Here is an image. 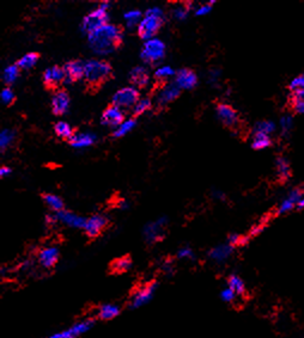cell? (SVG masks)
Masks as SVG:
<instances>
[{
    "label": "cell",
    "instance_id": "1",
    "mask_svg": "<svg viewBox=\"0 0 304 338\" xmlns=\"http://www.w3.org/2000/svg\"><path fill=\"white\" fill-rule=\"evenodd\" d=\"M89 44L96 54H110L122 44V30L113 24H107L89 35Z\"/></svg>",
    "mask_w": 304,
    "mask_h": 338
},
{
    "label": "cell",
    "instance_id": "2",
    "mask_svg": "<svg viewBox=\"0 0 304 338\" xmlns=\"http://www.w3.org/2000/svg\"><path fill=\"white\" fill-rule=\"evenodd\" d=\"M113 76V68L107 61L102 60H89L85 62L84 80L88 91L95 94Z\"/></svg>",
    "mask_w": 304,
    "mask_h": 338
},
{
    "label": "cell",
    "instance_id": "3",
    "mask_svg": "<svg viewBox=\"0 0 304 338\" xmlns=\"http://www.w3.org/2000/svg\"><path fill=\"white\" fill-rule=\"evenodd\" d=\"M164 24V13L158 7L149 8L145 13V18L138 25V34L143 40H152Z\"/></svg>",
    "mask_w": 304,
    "mask_h": 338
},
{
    "label": "cell",
    "instance_id": "4",
    "mask_svg": "<svg viewBox=\"0 0 304 338\" xmlns=\"http://www.w3.org/2000/svg\"><path fill=\"white\" fill-rule=\"evenodd\" d=\"M217 115H218L219 121L228 129H230L235 134L240 133L241 127H242V122H241L238 113L231 106L225 103H219L217 106Z\"/></svg>",
    "mask_w": 304,
    "mask_h": 338
},
{
    "label": "cell",
    "instance_id": "5",
    "mask_svg": "<svg viewBox=\"0 0 304 338\" xmlns=\"http://www.w3.org/2000/svg\"><path fill=\"white\" fill-rule=\"evenodd\" d=\"M165 55V44L158 38H152V40L146 41L143 47L142 56L143 61L146 64L153 65L156 62H158L164 58Z\"/></svg>",
    "mask_w": 304,
    "mask_h": 338
},
{
    "label": "cell",
    "instance_id": "6",
    "mask_svg": "<svg viewBox=\"0 0 304 338\" xmlns=\"http://www.w3.org/2000/svg\"><path fill=\"white\" fill-rule=\"evenodd\" d=\"M157 289H158V283L156 281L140 287V288H138L133 293L132 297H131L128 307L131 310H137L148 305L153 299L154 293H156Z\"/></svg>",
    "mask_w": 304,
    "mask_h": 338
},
{
    "label": "cell",
    "instance_id": "7",
    "mask_svg": "<svg viewBox=\"0 0 304 338\" xmlns=\"http://www.w3.org/2000/svg\"><path fill=\"white\" fill-rule=\"evenodd\" d=\"M166 225H168V219L165 217H162L158 220L146 224L144 229H143V234H144L146 243L154 244L157 241L162 240L165 237Z\"/></svg>",
    "mask_w": 304,
    "mask_h": 338
},
{
    "label": "cell",
    "instance_id": "8",
    "mask_svg": "<svg viewBox=\"0 0 304 338\" xmlns=\"http://www.w3.org/2000/svg\"><path fill=\"white\" fill-rule=\"evenodd\" d=\"M108 19H109V17H108V13H107V10L98 7L97 10L90 12L88 16H85L84 18H83L82 30L90 35L91 32L96 31L97 29L107 25Z\"/></svg>",
    "mask_w": 304,
    "mask_h": 338
},
{
    "label": "cell",
    "instance_id": "9",
    "mask_svg": "<svg viewBox=\"0 0 304 338\" xmlns=\"http://www.w3.org/2000/svg\"><path fill=\"white\" fill-rule=\"evenodd\" d=\"M140 95L139 91L134 88H125L119 90L116 94L113 96V106L118 108H130L136 106L139 102Z\"/></svg>",
    "mask_w": 304,
    "mask_h": 338
},
{
    "label": "cell",
    "instance_id": "10",
    "mask_svg": "<svg viewBox=\"0 0 304 338\" xmlns=\"http://www.w3.org/2000/svg\"><path fill=\"white\" fill-rule=\"evenodd\" d=\"M95 325V319L94 318H86L83 321H79L76 324H73L72 327H70L66 330H62L60 333H56L50 335L47 338H64V337H70V338H77L80 335L86 334L90 329Z\"/></svg>",
    "mask_w": 304,
    "mask_h": 338
},
{
    "label": "cell",
    "instance_id": "11",
    "mask_svg": "<svg viewBox=\"0 0 304 338\" xmlns=\"http://www.w3.org/2000/svg\"><path fill=\"white\" fill-rule=\"evenodd\" d=\"M109 220L107 219L104 215L101 214H95L92 217L86 219V224L84 227L85 234L89 238H97L101 233L103 232V229L108 226Z\"/></svg>",
    "mask_w": 304,
    "mask_h": 338
},
{
    "label": "cell",
    "instance_id": "12",
    "mask_svg": "<svg viewBox=\"0 0 304 338\" xmlns=\"http://www.w3.org/2000/svg\"><path fill=\"white\" fill-rule=\"evenodd\" d=\"M66 80V74H65L64 68L54 66L48 70L44 71L43 73V83L48 90H56L58 91L59 86Z\"/></svg>",
    "mask_w": 304,
    "mask_h": 338
},
{
    "label": "cell",
    "instance_id": "13",
    "mask_svg": "<svg viewBox=\"0 0 304 338\" xmlns=\"http://www.w3.org/2000/svg\"><path fill=\"white\" fill-rule=\"evenodd\" d=\"M304 195L302 189H292L290 193L286 195V197L280 202L278 209H277V215H283L289 213V212L294 211V209L297 208V205L300 203L301 199H302Z\"/></svg>",
    "mask_w": 304,
    "mask_h": 338
},
{
    "label": "cell",
    "instance_id": "14",
    "mask_svg": "<svg viewBox=\"0 0 304 338\" xmlns=\"http://www.w3.org/2000/svg\"><path fill=\"white\" fill-rule=\"evenodd\" d=\"M64 71L66 74V80L65 83L72 84L78 82L84 77L85 72V64H83L80 60H73V61H68L64 65Z\"/></svg>",
    "mask_w": 304,
    "mask_h": 338
},
{
    "label": "cell",
    "instance_id": "15",
    "mask_svg": "<svg viewBox=\"0 0 304 338\" xmlns=\"http://www.w3.org/2000/svg\"><path fill=\"white\" fill-rule=\"evenodd\" d=\"M70 108V96L64 89H59L54 92L52 98V110L56 116L64 115Z\"/></svg>",
    "mask_w": 304,
    "mask_h": 338
},
{
    "label": "cell",
    "instance_id": "16",
    "mask_svg": "<svg viewBox=\"0 0 304 338\" xmlns=\"http://www.w3.org/2000/svg\"><path fill=\"white\" fill-rule=\"evenodd\" d=\"M124 119H125V113L121 112L120 108L115 107V106H109L107 108L106 110H104L103 115H102V119H101V122L104 125H107V127H120V125L124 123Z\"/></svg>",
    "mask_w": 304,
    "mask_h": 338
},
{
    "label": "cell",
    "instance_id": "17",
    "mask_svg": "<svg viewBox=\"0 0 304 338\" xmlns=\"http://www.w3.org/2000/svg\"><path fill=\"white\" fill-rule=\"evenodd\" d=\"M181 94V90L177 86L176 83H171L165 85L164 88L160 90V92L157 96V107H164L166 104L171 103L178 98Z\"/></svg>",
    "mask_w": 304,
    "mask_h": 338
},
{
    "label": "cell",
    "instance_id": "18",
    "mask_svg": "<svg viewBox=\"0 0 304 338\" xmlns=\"http://www.w3.org/2000/svg\"><path fill=\"white\" fill-rule=\"evenodd\" d=\"M59 256H60V252H59V249L55 246H48L44 247V249L40 250L38 252L37 258L40 264L42 267L49 269L53 268L59 261Z\"/></svg>",
    "mask_w": 304,
    "mask_h": 338
},
{
    "label": "cell",
    "instance_id": "19",
    "mask_svg": "<svg viewBox=\"0 0 304 338\" xmlns=\"http://www.w3.org/2000/svg\"><path fill=\"white\" fill-rule=\"evenodd\" d=\"M56 219L58 221H60V223L65 224V225L70 226V227H73V228H83L84 229L85 227V224H86V219L83 217H79V215L72 213V212L70 211H61V212H58V213L55 214Z\"/></svg>",
    "mask_w": 304,
    "mask_h": 338
},
{
    "label": "cell",
    "instance_id": "20",
    "mask_svg": "<svg viewBox=\"0 0 304 338\" xmlns=\"http://www.w3.org/2000/svg\"><path fill=\"white\" fill-rule=\"evenodd\" d=\"M175 83L180 89H193L198 83V77L195 72L188 68H182L176 73V80Z\"/></svg>",
    "mask_w": 304,
    "mask_h": 338
},
{
    "label": "cell",
    "instance_id": "21",
    "mask_svg": "<svg viewBox=\"0 0 304 338\" xmlns=\"http://www.w3.org/2000/svg\"><path fill=\"white\" fill-rule=\"evenodd\" d=\"M232 252H234V246H231V245L228 243L212 247V249L208 251L207 256L208 258L212 259L213 262L223 263L225 262L226 259L230 258Z\"/></svg>",
    "mask_w": 304,
    "mask_h": 338
},
{
    "label": "cell",
    "instance_id": "22",
    "mask_svg": "<svg viewBox=\"0 0 304 338\" xmlns=\"http://www.w3.org/2000/svg\"><path fill=\"white\" fill-rule=\"evenodd\" d=\"M149 72L144 67H134L130 73V82L137 88H145L149 84Z\"/></svg>",
    "mask_w": 304,
    "mask_h": 338
},
{
    "label": "cell",
    "instance_id": "23",
    "mask_svg": "<svg viewBox=\"0 0 304 338\" xmlns=\"http://www.w3.org/2000/svg\"><path fill=\"white\" fill-rule=\"evenodd\" d=\"M121 313V309L115 304H104L101 305L96 311V316L98 319L102 321H112Z\"/></svg>",
    "mask_w": 304,
    "mask_h": 338
},
{
    "label": "cell",
    "instance_id": "24",
    "mask_svg": "<svg viewBox=\"0 0 304 338\" xmlns=\"http://www.w3.org/2000/svg\"><path fill=\"white\" fill-rule=\"evenodd\" d=\"M96 141V135L91 133H79L74 134L73 137L71 140H68L71 146L76 148H83L88 147V146L94 145Z\"/></svg>",
    "mask_w": 304,
    "mask_h": 338
},
{
    "label": "cell",
    "instance_id": "25",
    "mask_svg": "<svg viewBox=\"0 0 304 338\" xmlns=\"http://www.w3.org/2000/svg\"><path fill=\"white\" fill-rule=\"evenodd\" d=\"M276 169L278 177L282 182L289 181L291 177V166L285 157H278L276 159Z\"/></svg>",
    "mask_w": 304,
    "mask_h": 338
},
{
    "label": "cell",
    "instance_id": "26",
    "mask_svg": "<svg viewBox=\"0 0 304 338\" xmlns=\"http://www.w3.org/2000/svg\"><path fill=\"white\" fill-rule=\"evenodd\" d=\"M132 267V259H131L130 256H124L120 257V258H116L114 262L112 263L110 268L116 274H121L125 273V271H128Z\"/></svg>",
    "mask_w": 304,
    "mask_h": 338
},
{
    "label": "cell",
    "instance_id": "27",
    "mask_svg": "<svg viewBox=\"0 0 304 338\" xmlns=\"http://www.w3.org/2000/svg\"><path fill=\"white\" fill-rule=\"evenodd\" d=\"M42 199L44 203H46L52 211L56 212V213L64 211V201H62L61 197H59L58 195H54V194H43Z\"/></svg>",
    "mask_w": 304,
    "mask_h": 338
},
{
    "label": "cell",
    "instance_id": "28",
    "mask_svg": "<svg viewBox=\"0 0 304 338\" xmlns=\"http://www.w3.org/2000/svg\"><path fill=\"white\" fill-rule=\"evenodd\" d=\"M277 130V125L273 121H268V119H264V121L256 122V124L253 128V133L254 134H266V135H271L274 131Z\"/></svg>",
    "mask_w": 304,
    "mask_h": 338
},
{
    "label": "cell",
    "instance_id": "29",
    "mask_svg": "<svg viewBox=\"0 0 304 338\" xmlns=\"http://www.w3.org/2000/svg\"><path fill=\"white\" fill-rule=\"evenodd\" d=\"M272 146V139H271L270 135H266V134H254L253 136V142H252V147L253 149H256V151H261V149H265L267 147Z\"/></svg>",
    "mask_w": 304,
    "mask_h": 338
},
{
    "label": "cell",
    "instance_id": "30",
    "mask_svg": "<svg viewBox=\"0 0 304 338\" xmlns=\"http://www.w3.org/2000/svg\"><path fill=\"white\" fill-rule=\"evenodd\" d=\"M228 287H230L232 291L236 293L237 295H244V293H246V283H244V281L236 274L229 276Z\"/></svg>",
    "mask_w": 304,
    "mask_h": 338
},
{
    "label": "cell",
    "instance_id": "31",
    "mask_svg": "<svg viewBox=\"0 0 304 338\" xmlns=\"http://www.w3.org/2000/svg\"><path fill=\"white\" fill-rule=\"evenodd\" d=\"M38 59H40V54L38 53H28L22 59L18 60L17 66L19 68H23V70H30L32 66L36 65Z\"/></svg>",
    "mask_w": 304,
    "mask_h": 338
},
{
    "label": "cell",
    "instance_id": "32",
    "mask_svg": "<svg viewBox=\"0 0 304 338\" xmlns=\"http://www.w3.org/2000/svg\"><path fill=\"white\" fill-rule=\"evenodd\" d=\"M54 129H55L56 135H58L59 137H62V139L71 140L74 135L72 128H71V125L68 124L67 122H64V121L58 122V123L55 124Z\"/></svg>",
    "mask_w": 304,
    "mask_h": 338
},
{
    "label": "cell",
    "instance_id": "33",
    "mask_svg": "<svg viewBox=\"0 0 304 338\" xmlns=\"http://www.w3.org/2000/svg\"><path fill=\"white\" fill-rule=\"evenodd\" d=\"M19 76V67L17 65L8 66V67L5 68L4 73H2V80L6 85H11L16 82V79Z\"/></svg>",
    "mask_w": 304,
    "mask_h": 338
},
{
    "label": "cell",
    "instance_id": "34",
    "mask_svg": "<svg viewBox=\"0 0 304 338\" xmlns=\"http://www.w3.org/2000/svg\"><path fill=\"white\" fill-rule=\"evenodd\" d=\"M279 124H280V131H282V135L284 137H288L289 135H290L292 128H294V117H292V115H290V113L282 116V117H280Z\"/></svg>",
    "mask_w": 304,
    "mask_h": 338
},
{
    "label": "cell",
    "instance_id": "35",
    "mask_svg": "<svg viewBox=\"0 0 304 338\" xmlns=\"http://www.w3.org/2000/svg\"><path fill=\"white\" fill-rule=\"evenodd\" d=\"M152 107V102L150 98H144V100H140L138 103L136 104L133 110V116L134 117H138V116L143 115L145 112L150 110Z\"/></svg>",
    "mask_w": 304,
    "mask_h": 338
},
{
    "label": "cell",
    "instance_id": "36",
    "mask_svg": "<svg viewBox=\"0 0 304 338\" xmlns=\"http://www.w3.org/2000/svg\"><path fill=\"white\" fill-rule=\"evenodd\" d=\"M14 135H16V133L11 129H4L1 131V134H0V147H1V151H5V148L10 146V143L13 141Z\"/></svg>",
    "mask_w": 304,
    "mask_h": 338
},
{
    "label": "cell",
    "instance_id": "37",
    "mask_svg": "<svg viewBox=\"0 0 304 338\" xmlns=\"http://www.w3.org/2000/svg\"><path fill=\"white\" fill-rule=\"evenodd\" d=\"M136 124H137V122H136V119H134V118L128 119V121H125L124 123H122L120 127H119L118 129L114 131V134H113V135H114L115 137L124 136L125 134L128 133V131L132 130L133 128L136 127Z\"/></svg>",
    "mask_w": 304,
    "mask_h": 338
},
{
    "label": "cell",
    "instance_id": "38",
    "mask_svg": "<svg viewBox=\"0 0 304 338\" xmlns=\"http://www.w3.org/2000/svg\"><path fill=\"white\" fill-rule=\"evenodd\" d=\"M140 18H142V13H140V11H130L127 12V13H125V19H126L127 22V26L128 28H134V26L137 25V24H140Z\"/></svg>",
    "mask_w": 304,
    "mask_h": 338
},
{
    "label": "cell",
    "instance_id": "39",
    "mask_svg": "<svg viewBox=\"0 0 304 338\" xmlns=\"http://www.w3.org/2000/svg\"><path fill=\"white\" fill-rule=\"evenodd\" d=\"M190 7H192V2H184V4L175 8V10L172 11V14H174V17L176 18V19L183 20L187 18V14H188Z\"/></svg>",
    "mask_w": 304,
    "mask_h": 338
},
{
    "label": "cell",
    "instance_id": "40",
    "mask_svg": "<svg viewBox=\"0 0 304 338\" xmlns=\"http://www.w3.org/2000/svg\"><path fill=\"white\" fill-rule=\"evenodd\" d=\"M0 97H1L2 104L6 107H10L11 104H13L14 101H16V96H14L12 90L8 88H5L4 90H2Z\"/></svg>",
    "mask_w": 304,
    "mask_h": 338
},
{
    "label": "cell",
    "instance_id": "41",
    "mask_svg": "<svg viewBox=\"0 0 304 338\" xmlns=\"http://www.w3.org/2000/svg\"><path fill=\"white\" fill-rule=\"evenodd\" d=\"M238 295L235 293L230 287H225V288H223L222 291H220V299H222L224 303H234L235 300H236Z\"/></svg>",
    "mask_w": 304,
    "mask_h": 338
},
{
    "label": "cell",
    "instance_id": "42",
    "mask_svg": "<svg viewBox=\"0 0 304 338\" xmlns=\"http://www.w3.org/2000/svg\"><path fill=\"white\" fill-rule=\"evenodd\" d=\"M288 88L291 92L296 91V90H303L304 91V72L301 73L300 76L295 77L290 82V84H289Z\"/></svg>",
    "mask_w": 304,
    "mask_h": 338
},
{
    "label": "cell",
    "instance_id": "43",
    "mask_svg": "<svg viewBox=\"0 0 304 338\" xmlns=\"http://www.w3.org/2000/svg\"><path fill=\"white\" fill-rule=\"evenodd\" d=\"M174 74H175V72L171 67H169V66H164V67H160L154 72V78H156V79H164V78L171 77V76H174Z\"/></svg>",
    "mask_w": 304,
    "mask_h": 338
},
{
    "label": "cell",
    "instance_id": "44",
    "mask_svg": "<svg viewBox=\"0 0 304 338\" xmlns=\"http://www.w3.org/2000/svg\"><path fill=\"white\" fill-rule=\"evenodd\" d=\"M248 241V238L246 237H242V235L240 234H236V233H234V234H230L228 238V243L231 245V246H240V245H244Z\"/></svg>",
    "mask_w": 304,
    "mask_h": 338
},
{
    "label": "cell",
    "instance_id": "45",
    "mask_svg": "<svg viewBox=\"0 0 304 338\" xmlns=\"http://www.w3.org/2000/svg\"><path fill=\"white\" fill-rule=\"evenodd\" d=\"M176 256L178 259H194L195 258L194 252H193V250L188 246L181 247V249L177 251Z\"/></svg>",
    "mask_w": 304,
    "mask_h": 338
},
{
    "label": "cell",
    "instance_id": "46",
    "mask_svg": "<svg viewBox=\"0 0 304 338\" xmlns=\"http://www.w3.org/2000/svg\"><path fill=\"white\" fill-rule=\"evenodd\" d=\"M290 104L295 113L304 115V100H290Z\"/></svg>",
    "mask_w": 304,
    "mask_h": 338
},
{
    "label": "cell",
    "instance_id": "47",
    "mask_svg": "<svg viewBox=\"0 0 304 338\" xmlns=\"http://www.w3.org/2000/svg\"><path fill=\"white\" fill-rule=\"evenodd\" d=\"M162 270L164 271V273H165L166 275H171V274H174L175 269H174V265H172V263H171V262L166 261V262L163 263Z\"/></svg>",
    "mask_w": 304,
    "mask_h": 338
},
{
    "label": "cell",
    "instance_id": "48",
    "mask_svg": "<svg viewBox=\"0 0 304 338\" xmlns=\"http://www.w3.org/2000/svg\"><path fill=\"white\" fill-rule=\"evenodd\" d=\"M264 228H265V225H262V224H259V225L253 227L252 231H250V235H252V237H254V235H258L259 233H261L262 231H264Z\"/></svg>",
    "mask_w": 304,
    "mask_h": 338
},
{
    "label": "cell",
    "instance_id": "49",
    "mask_svg": "<svg viewBox=\"0 0 304 338\" xmlns=\"http://www.w3.org/2000/svg\"><path fill=\"white\" fill-rule=\"evenodd\" d=\"M210 11H211V4L204 5V6H201V7H199L198 10H196V14H198V16H202V14H206Z\"/></svg>",
    "mask_w": 304,
    "mask_h": 338
},
{
    "label": "cell",
    "instance_id": "50",
    "mask_svg": "<svg viewBox=\"0 0 304 338\" xmlns=\"http://www.w3.org/2000/svg\"><path fill=\"white\" fill-rule=\"evenodd\" d=\"M10 173H11V169H10V167L2 166L1 169H0V176H1V177H5V176L10 175Z\"/></svg>",
    "mask_w": 304,
    "mask_h": 338
},
{
    "label": "cell",
    "instance_id": "51",
    "mask_svg": "<svg viewBox=\"0 0 304 338\" xmlns=\"http://www.w3.org/2000/svg\"><path fill=\"white\" fill-rule=\"evenodd\" d=\"M213 196L216 197V199H218V200H225V195L223 193H220V191H213Z\"/></svg>",
    "mask_w": 304,
    "mask_h": 338
},
{
    "label": "cell",
    "instance_id": "52",
    "mask_svg": "<svg viewBox=\"0 0 304 338\" xmlns=\"http://www.w3.org/2000/svg\"><path fill=\"white\" fill-rule=\"evenodd\" d=\"M119 208L121 209H127L128 208V203L125 201V200H121V201H119Z\"/></svg>",
    "mask_w": 304,
    "mask_h": 338
},
{
    "label": "cell",
    "instance_id": "53",
    "mask_svg": "<svg viewBox=\"0 0 304 338\" xmlns=\"http://www.w3.org/2000/svg\"><path fill=\"white\" fill-rule=\"evenodd\" d=\"M296 209H298V211H302V209H304V195H303L302 199H301L300 203H298V205H297V208Z\"/></svg>",
    "mask_w": 304,
    "mask_h": 338
},
{
    "label": "cell",
    "instance_id": "54",
    "mask_svg": "<svg viewBox=\"0 0 304 338\" xmlns=\"http://www.w3.org/2000/svg\"><path fill=\"white\" fill-rule=\"evenodd\" d=\"M302 190H303V193H304V187H303V189H302Z\"/></svg>",
    "mask_w": 304,
    "mask_h": 338
},
{
    "label": "cell",
    "instance_id": "55",
    "mask_svg": "<svg viewBox=\"0 0 304 338\" xmlns=\"http://www.w3.org/2000/svg\"><path fill=\"white\" fill-rule=\"evenodd\" d=\"M64 338H70V337H64Z\"/></svg>",
    "mask_w": 304,
    "mask_h": 338
}]
</instances>
